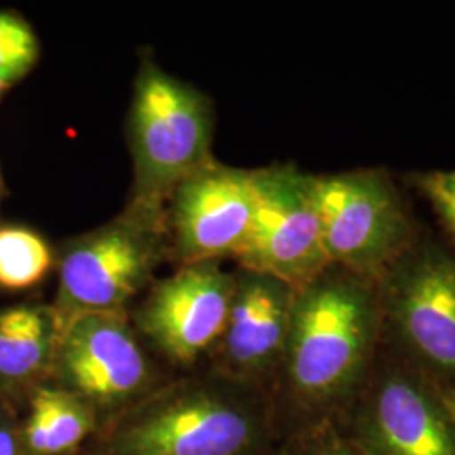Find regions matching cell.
I'll use <instances>...</instances> for the list:
<instances>
[{
	"mask_svg": "<svg viewBox=\"0 0 455 455\" xmlns=\"http://www.w3.org/2000/svg\"><path fill=\"white\" fill-rule=\"evenodd\" d=\"M169 250L165 208L132 201L112 223L65 248L52 309L61 329L71 319L95 312H124L140 292Z\"/></svg>",
	"mask_w": 455,
	"mask_h": 455,
	"instance_id": "5",
	"label": "cell"
},
{
	"mask_svg": "<svg viewBox=\"0 0 455 455\" xmlns=\"http://www.w3.org/2000/svg\"><path fill=\"white\" fill-rule=\"evenodd\" d=\"M0 455H28L22 428L17 427L14 419L0 407Z\"/></svg>",
	"mask_w": 455,
	"mask_h": 455,
	"instance_id": "19",
	"label": "cell"
},
{
	"mask_svg": "<svg viewBox=\"0 0 455 455\" xmlns=\"http://www.w3.org/2000/svg\"><path fill=\"white\" fill-rule=\"evenodd\" d=\"M51 376L110 419L150 393L152 371L125 312H95L61 329Z\"/></svg>",
	"mask_w": 455,
	"mask_h": 455,
	"instance_id": "9",
	"label": "cell"
},
{
	"mask_svg": "<svg viewBox=\"0 0 455 455\" xmlns=\"http://www.w3.org/2000/svg\"><path fill=\"white\" fill-rule=\"evenodd\" d=\"M61 336L52 306H19L0 310V393L36 390L51 376Z\"/></svg>",
	"mask_w": 455,
	"mask_h": 455,
	"instance_id": "13",
	"label": "cell"
},
{
	"mask_svg": "<svg viewBox=\"0 0 455 455\" xmlns=\"http://www.w3.org/2000/svg\"><path fill=\"white\" fill-rule=\"evenodd\" d=\"M442 398L447 407V411L455 425V387L454 388H442Z\"/></svg>",
	"mask_w": 455,
	"mask_h": 455,
	"instance_id": "20",
	"label": "cell"
},
{
	"mask_svg": "<svg viewBox=\"0 0 455 455\" xmlns=\"http://www.w3.org/2000/svg\"><path fill=\"white\" fill-rule=\"evenodd\" d=\"M268 455H278V454H272V452H270V454H268Z\"/></svg>",
	"mask_w": 455,
	"mask_h": 455,
	"instance_id": "23",
	"label": "cell"
},
{
	"mask_svg": "<svg viewBox=\"0 0 455 455\" xmlns=\"http://www.w3.org/2000/svg\"><path fill=\"white\" fill-rule=\"evenodd\" d=\"M295 289L268 274L238 268L227 325L214 346L218 373L274 393Z\"/></svg>",
	"mask_w": 455,
	"mask_h": 455,
	"instance_id": "12",
	"label": "cell"
},
{
	"mask_svg": "<svg viewBox=\"0 0 455 455\" xmlns=\"http://www.w3.org/2000/svg\"><path fill=\"white\" fill-rule=\"evenodd\" d=\"M278 455H363L336 422L300 428Z\"/></svg>",
	"mask_w": 455,
	"mask_h": 455,
	"instance_id": "17",
	"label": "cell"
},
{
	"mask_svg": "<svg viewBox=\"0 0 455 455\" xmlns=\"http://www.w3.org/2000/svg\"><path fill=\"white\" fill-rule=\"evenodd\" d=\"M274 393L216 373L150 391L110 419L101 455H268Z\"/></svg>",
	"mask_w": 455,
	"mask_h": 455,
	"instance_id": "2",
	"label": "cell"
},
{
	"mask_svg": "<svg viewBox=\"0 0 455 455\" xmlns=\"http://www.w3.org/2000/svg\"><path fill=\"white\" fill-rule=\"evenodd\" d=\"M336 423L363 455H455L442 388L383 344L366 385Z\"/></svg>",
	"mask_w": 455,
	"mask_h": 455,
	"instance_id": "6",
	"label": "cell"
},
{
	"mask_svg": "<svg viewBox=\"0 0 455 455\" xmlns=\"http://www.w3.org/2000/svg\"><path fill=\"white\" fill-rule=\"evenodd\" d=\"M9 90V84H5V83L0 80V98L4 97V93Z\"/></svg>",
	"mask_w": 455,
	"mask_h": 455,
	"instance_id": "21",
	"label": "cell"
},
{
	"mask_svg": "<svg viewBox=\"0 0 455 455\" xmlns=\"http://www.w3.org/2000/svg\"><path fill=\"white\" fill-rule=\"evenodd\" d=\"M39 60V41L33 28L12 12L0 11V80L14 84Z\"/></svg>",
	"mask_w": 455,
	"mask_h": 455,
	"instance_id": "16",
	"label": "cell"
},
{
	"mask_svg": "<svg viewBox=\"0 0 455 455\" xmlns=\"http://www.w3.org/2000/svg\"><path fill=\"white\" fill-rule=\"evenodd\" d=\"M255 212L238 268L276 276L300 289L331 263L314 196L312 174L289 164L253 171Z\"/></svg>",
	"mask_w": 455,
	"mask_h": 455,
	"instance_id": "8",
	"label": "cell"
},
{
	"mask_svg": "<svg viewBox=\"0 0 455 455\" xmlns=\"http://www.w3.org/2000/svg\"><path fill=\"white\" fill-rule=\"evenodd\" d=\"M167 203L169 251L180 265L235 259L255 212L253 171L212 159L182 180Z\"/></svg>",
	"mask_w": 455,
	"mask_h": 455,
	"instance_id": "10",
	"label": "cell"
},
{
	"mask_svg": "<svg viewBox=\"0 0 455 455\" xmlns=\"http://www.w3.org/2000/svg\"><path fill=\"white\" fill-rule=\"evenodd\" d=\"M97 411L60 387L33 391L31 411L22 427L28 455H65L97 428Z\"/></svg>",
	"mask_w": 455,
	"mask_h": 455,
	"instance_id": "14",
	"label": "cell"
},
{
	"mask_svg": "<svg viewBox=\"0 0 455 455\" xmlns=\"http://www.w3.org/2000/svg\"><path fill=\"white\" fill-rule=\"evenodd\" d=\"M383 346L434 379L455 387V255L417 238L376 280Z\"/></svg>",
	"mask_w": 455,
	"mask_h": 455,
	"instance_id": "4",
	"label": "cell"
},
{
	"mask_svg": "<svg viewBox=\"0 0 455 455\" xmlns=\"http://www.w3.org/2000/svg\"><path fill=\"white\" fill-rule=\"evenodd\" d=\"M233 289L235 274L218 261L182 265L152 289L135 323L165 358L191 364L220 341Z\"/></svg>",
	"mask_w": 455,
	"mask_h": 455,
	"instance_id": "11",
	"label": "cell"
},
{
	"mask_svg": "<svg viewBox=\"0 0 455 455\" xmlns=\"http://www.w3.org/2000/svg\"><path fill=\"white\" fill-rule=\"evenodd\" d=\"M52 265L49 244L31 229L0 228V287L20 291L33 287Z\"/></svg>",
	"mask_w": 455,
	"mask_h": 455,
	"instance_id": "15",
	"label": "cell"
},
{
	"mask_svg": "<svg viewBox=\"0 0 455 455\" xmlns=\"http://www.w3.org/2000/svg\"><path fill=\"white\" fill-rule=\"evenodd\" d=\"M413 184L430 203L440 225L455 242V171H428L413 176Z\"/></svg>",
	"mask_w": 455,
	"mask_h": 455,
	"instance_id": "18",
	"label": "cell"
},
{
	"mask_svg": "<svg viewBox=\"0 0 455 455\" xmlns=\"http://www.w3.org/2000/svg\"><path fill=\"white\" fill-rule=\"evenodd\" d=\"M331 265L378 280L417 242L407 206L381 169L312 176Z\"/></svg>",
	"mask_w": 455,
	"mask_h": 455,
	"instance_id": "7",
	"label": "cell"
},
{
	"mask_svg": "<svg viewBox=\"0 0 455 455\" xmlns=\"http://www.w3.org/2000/svg\"><path fill=\"white\" fill-rule=\"evenodd\" d=\"M129 115L135 172L132 201L165 208L180 182L212 161V103L195 86L146 60L135 80Z\"/></svg>",
	"mask_w": 455,
	"mask_h": 455,
	"instance_id": "3",
	"label": "cell"
},
{
	"mask_svg": "<svg viewBox=\"0 0 455 455\" xmlns=\"http://www.w3.org/2000/svg\"><path fill=\"white\" fill-rule=\"evenodd\" d=\"M4 195V180H2V176H0V197Z\"/></svg>",
	"mask_w": 455,
	"mask_h": 455,
	"instance_id": "22",
	"label": "cell"
},
{
	"mask_svg": "<svg viewBox=\"0 0 455 455\" xmlns=\"http://www.w3.org/2000/svg\"><path fill=\"white\" fill-rule=\"evenodd\" d=\"M381 342L374 280L329 265L295 289L274 390H282L304 420L300 428L341 419L373 371Z\"/></svg>",
	"mask_w": 455,
	"mask_h": 455,
	"instance_id": "1",
	"label": "cell"
}]
</instances>
